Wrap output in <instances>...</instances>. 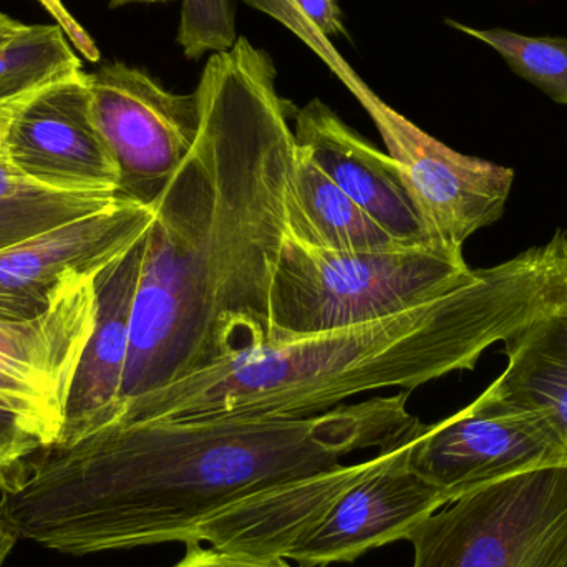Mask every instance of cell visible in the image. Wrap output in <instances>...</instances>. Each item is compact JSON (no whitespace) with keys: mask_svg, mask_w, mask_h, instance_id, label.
<instances>
[{"mask_svg":"<svg viewBox=\"0 0 567 567\" xmlns=\"http://www.w3.org/2000/svg\"><path fill=\"white\" fill-rule=\"evenodd\" d=\"M145 239L146 235L95 278V326L76 365L53 445H69L118 419Z\"/></svg>","mask_w":567,"mask_h":567,"instance_id":"5bb4252c","label":"cell"},{"mask_svg":"<svg viewBox=\"0 0 567 567\" xmlns=\"http://www.w3.org/2000/svg\"><path fill=\"white\" fill-rule=\"evenodd\" d=\"M286 235L332 251L412 248L380 228L296 142L286 189Z\"/></svg>","mask_w":567,"mask_h":567,"instance_id":"2e32d148","label":"cell"},{"mask_svg":"<svg viewBox=\"0 0 567 567\" xmlns=\"http://www.w3.org/2000/svg\"><path fill=\"white\" fill-rule=\"evenodd\" d=\"M33 92H35V90H33ZM33 92L23 93V95L16 96V99L9 100V102L0 105V153H2L3 143H6L7 132H9V126L10 123H12L13 115H16L19 106L25 102L27 96Z\"/></svg>","mask_w":567,"mask_h":567,"instance_id":"83f0119b","label":"cell"},{"mask_svg":"<svg viewBox=\"0 0 567 567\" xmlns=\"http://www.w3.org/2000/svg\"><path fill=\"white\" fill-rule=\"evenodd\" d=\"M567 313V231L472 281L372 322L275 340L155 392L113 423L307 419L375 390L473 370L485 350ZM112 425V423H110Z\"/></svg>","mask_w":567,"mask_h":567,"instance_id":"3957f363","label":"cell"},{"mask_svg":"<svg viewBox=\"0 0 567 567\" xmlns=\"http://www.w3.org/2000/svg\"><path fill=\"white\" fill-rule=\"evenodd\" d=\"M169 567H292L287 559H251L226 555L202 543L186 545V553L176 565Z\"/></svg>","mask_w":567,"mask_h":567,"instance_id":"cb8c5ba5","label":"cell"},{"mask_svg":"<svg viewBox=\"0 0 567 567\" xmlns=\"http://www.w3.org/2000/svg\"><path fill=\"white\" fill-rule=\"evenodd\" d=\"M2 153L50 192L116 196L118 169L93 122L85 72L30 93L13 115Z\"/></svg>","mask_w":567,"mask_h":567,"instance_id":"30bf717a","label":"cell"},{"mask_svg":"<svg viewBox=\"0 0 567 567\" xmlns=\"http://www.w3.org/2000/svg\"><path fill=\"white\" fill-rule=\"evenodd\" d=\"M409 395L307 419L112 423L39 453L0 495V512L19 539L62 555L188 545L255 493L412 435L422 422Z\"/></svg>","mask_w":567,"mask_h":567,"instance_id":"7a4b0ae2","label":"cell"},{"mask_svg":"<svg viewBox=\"0 0 567 567\" xmlns=\"http://www.w3.org/2000/svg\"><path fill=\"white\" fill-rule=\"evenodd\" d=\"M410 465L455 502L513 476L567 466V439L548 413L488 386L455 415L423 426Z\"/></svg>","mask_w":567,"mask_h":567,"instance_id":"8992f818","label":"cell"},{"mask_svg":"<svg viewBox=\"0 0 567 567\" xmlns=\"http://www.w3.org/2000/svg\"><path fill=\"white\" fill-rule=\"evenodd\" d=\"M155 209L118 202L0 251V319L47 312L75 279L96 278L148 233Z\"/></svg>","mask_w":567,"mask_h":567,"instance_id":"9c48e42d","label":"cell"},{"mask_svg":"<svg viewBox=\"0 0 567 567\" xmlns=\"http://www.w3.org/2000/svg\"><path fill=\"white\" fill-rule=\"evenodd\" d=\"M56 439L59 433L39 415L0 396V495L12 489L25 466Z\"/></svg>","mask_w":567,"mask_h":567,"instance_id":"44dd1931","label":"cell"},{"mask_svg":"<svg viewBox=\"0 0 567 567\" xmlns=\"http://www.w3.org/2000/svg\"><path fill=\"white\" fill-rule=\"evenodd\" d=\"M118 202L109 193H56L35 199H0V251L63 223Z\"/></svg>","mask_w":567,"mask_h":567,"instance_id":"ffe728a7","label":"cell"},{"mask_svg":"<svg viewBox=\"0 0 567 567\" xmlns=\"http://www.w3.org/2000/svg\"><path fill=\"white\" fill-rule=\"evenodd\" d=\"M503 343L508 365L489 390L548 413L567 439V313L542 320Z\"/></svg>","mask_w":567,"mask_h":567,"instance_id":"e0dca14e","label":"cell"},{"mask_svg":"<svg viewBox=\"0 0 567 567\" xmlns=\"http://www.w3.org/2000/svg\"><path fill=\"white\" fill-rule=\"evenodd\" d=\"M156 2H168V0H109L110 7L116 9V7L130 6V3H156Z\"/></svg>","mask_w":567,"mask_h":567,"instance_id":"4dcf8cb0","label":"cell"},{"mask_svg":"<svg viewBox=\"0 0 567 567\" xmlns=\"http://www.w3.org/2000/svg\"><path fill=\"white\" fill-rule=\"evenodd\" d=\"M243 2L278 20V22L282 23L293 35H297V39L302 40L320 60H323V63L329 66L330 72L337 75V79L350 90V93H352L357 100L362 99L363 95L370 92L365 82L353 72L352 66L333 49L330 40L323 39V37L313 29L312 23L300 13V10L297 9L292 0H243Z\"/></svg>","mask_w":567,"mask_h":567,"instance_id":"603a6c76","label":"cell"},{"mask_svg":"<svg viewBox=\"0 0 567 567\" xmlns=\"http://www.w3.org/2000/svg\"><path fill=\"white\" fill-rule=\"evenodd\" d=\"M475 275L463 251L440 246L332 251L286 235L271 284V342L395 316Z\"/></svg>","mask_w":567,"mask_h":567,"instance_id":"277c9868","label":"cell"},{"mask_svg":"<svg viewBox=\"0 0 567 567\" xmlns=\"http://www.w3.org/2000/svg\"><path fill=\"white\" fill-rule=\"evenodd\" d=\"M56 195L23 175L0 153V199H35Z\"/></svg>","mask_w":567,"mask_h":567,"instance_id":"4316f807","label":"cell"},{"mask_svg":"<svg viewBox=\"0 0 567 567\" xmlns=\"http://www.w3.org/2000/svg\"><path fill=\"white\" fill-rule=\"evenodd\" d=\"M37 2L55 20L56 25L63 30L66 39L72 43L73 49H75L83 59L92 63L99 62L100 50L99 47H96L95 40L80 25L79 20L73 19L72 13L63 6L62 0H37Z\"/></svg>","mask_w":567,"mask_h":567,"instance_id":"d4e9b609","label":"cell"},{"mask_svg":"<svg viewBox=\"0 0 567 567\" xmlns=\"http://www.w3.org/2000/svg\"><path fill=\"white\" fill-rule=\"evenodd\" d=\"M446 23L495 49L516 75L538 86L556 103L567 105V39L528 37L505 29L478 30L455 20Z\"/></svg>","mask_w":567,"mask_h":567,"instance_id":"d6986e66","label":"cell"},{"mask_svg":"<svg viewBox=\"0 0 567 567\" xmlns=\"http://www.w3.org/2000/svg\"><path fill=\"white\" fill-rule=\"evenodd\" d=\"M359 103L395 162L432 245L463 251L470 236L502 218L515 182L512 168L455 152L372 90Z\"/></svg>","mask_w":567,"mask_h":567,"instance_id":"ba28073f","label":"cell"},{"mask_svg":"<svg viewBox=\"0 0 567 567\" xmlns=\"http://www.w3.org/2000/svg\"><path fill=\"white\" fill-rule=\"evenodd\" d=\"M293 123L296 142L380 228L405 246L432 245L389 153L367 142L319 99L296 110Z\"/></svg>","mask_w":567,"mask_h":567,"instance_id":"9a60e30c","label":"cell"},{"mask_svg":"<svg viewBox=\"0 0 567 567\" xmlns=\"http://www.w3.org/2000/svg\"><path fill=\"white\" fill-rule=\"evenodd\" d=\"M95 313V278H79L47 312L0 319V396L35 413L59 435Z\"/></svg>","mask_w":567,"mask_h":567,"instance_id":"7c38bea8","label":"cell"},{"mask_svg":"<svg viewBox=\"0 0 567 567\" xmlns=\"http://www.w3.org/2000/svg\"><path fill=\"white\" fill-rule=\"evenodd\" d=\"M238 39L231 0H183L176 42L186 59L228 52Z\"/></svg>","mask_w":567,"mask_h":567,"instance_id":"7402d4cb","label":"cell"},{"mask_svg":"<svg viewBox=\"0 0 567 567\" xmlns=\"http://www.w3.org/2000/svg\"><path fill=\"white\" fill-rule=\"evenodd\" d=\"M292 2L323 39L347 37L342 10L337 0H292Z\"/></svg>","mask_w":567,"mask_h":567,"instance_id":"484cf974","label":"cell"},{"mask_svg":"<svg viewBox=\"0 0 567 567\" xmlns=\"http://www.w3.org/2000/svg\"><path fill=\"white\" fill-rule=\"evenodd\" d=\"M423 423L390 450L375 472L343 493L322 522L286 559L302 567L352 563L375 548L403 542L452 498L410 465Z\"/></svg>","mask_w":567,"mask_h":567,"instance_id":"8fae6325","label":"cell"},{"mask_svg":"<svg viewBox=\"0 0 567 567\" xmlns=\"http://www.w3.org/2000/svg\"><path fill=\"white\" fill-rule=\"evenodd\" d=\"M93 122L118 169L116 198L153 208L199 132L196 92L175 93L138 66L86 73Z\"/></svg>","mask_w":567,"mask_h":567,"instance_id":"52a82bcc","label":"cell"},{"mask_svg":"<svg viewBox=\"0 0 567 567\" xmlns=\"http://www.w3.org/2000/svg\"><path fill=\"white\" fill-rule=\"evenodd\" d=\"M80 72L82 60L56 23L25 25L0 43V105Z\"/></svg>","mask_w":567,"mask_h":567,"instance_id":"ac0fdd59","label":"cell"},{"mask_svg":"<svg viewBox=\"0 0 567 567\" xmlns=\"http://www.w3.org/2000/svg\"><path fill=\"white\" fill-rule=\"evenodd\" d=\"M276 80L271 55L246 37L206 62L198 136L146 233L122 405L271 342L296 150V110Z\"/></svg>","mask_w":567,"mask_h":567,"instance_id":"6da1fadb","label":"cell"},{"mask_svg":"<svg viewBox=\"0 0 567 567\" xmlns=\"http://www.w3.org/2000/svg\"><path fill=\"white\" fill-rule=\"evenodd\" d=\"M23 29H25V23L19 22V20L7 16V13L0 12V43L22 32Z\"/></svg>","mask_w":567,"mask_h":567,"instance_id":"f546056e","label":"cell"},{"mask_svg":"<svg viewBox=\"0 0 567 567\" xmlns=\"http://www.w3.org/2000/svg\"><path fill=\"white\" fill-rule=\"evenodd\" d=\"M390 450H380L365 462L340 463L255 493L198 526L192 543H209L241 558L286 559L343 493L385 463Z\"/></svg>","mask_w":567,"mask_h":567,"instance_id":"4fadbf2b","label":"cell"},{"mask_svg":"<svg viewBox=\"0 0 567 567\" xmlns=\"http://www.w3.org/2000/svg\"><path fill=\"white\" fill-rule=\"evenodd\" d=\"M17 542H19V536L10 528L9 523H7L2 512H0V567L6 565L7 558H9L12 549L16 548Z\"/></svg>","mask_w":567,"mask_h":567,"instance_id":"f1b7e54d","label":"cell"},{"mask_svg":"<svg viewBox=\"0 0 567 567\" xmlns=\"http://www.w3.org/2000/svg\"><path fill=\"white\" fill-rule=\"evenodd\" d=\"M406 542L412 567H567V466L482 486Z\"/></svg>","mask_w":567,"mask_h":567,"instance_id":"5b68a950","label":"cell"}]
</instances>
